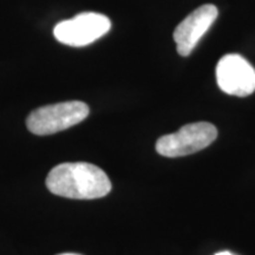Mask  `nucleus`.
<instances>
[{"label":"nucleus","mask_w":255,"mask_h":255,"mask_svg":"<svg viewBox=\"0 0 255 255\" xmlns=\"http://www.w3.org/2000/svg\"><path fill=\"white\" fill-rule=\"evenodd\" d=\"M46 187L52 194L75 200L100 199L110 193L108 175L87 162H68L56 165L46 177Z\"/></svg>","instance_id":"obj_1"},{"label":"nucleus","mask_w":255,"mask_h":255,"mask_svg":"<svg viewBox=\"0 0 255 255\" xmlns=\"http://www.w3.org/2000/svg\"><path fill=\"white\" fill-rule=\"evenodd\" d=\"M218 137V129L207 122L186 124L156 142V151L165 157H182L207 148Z\"/></svg>","instance_id":"obj_3"},{"label":"nucleus","mask_w":255,"mask_h":255,"mask_svg":"<svg viewBox=\"0 0 255 255\" xmlns=\"http://www.w3.org/2000/svg\"><path fill=\"white\" fill-rule=\"evenodd\" d=\"M58 255H79V254H75V253H64V254H58Z\"/></svg>","instance_id":"obj_8"},{"label":"nucleus","mask_w":255,"mask_h":255,"mask_svg":"<svg viewBox=\"0 0 255 255\" xmlns=\"http://www.w3.org/2000/svg\"><path fill=\"white\" fill-rule=\"evenodd\" d=\"M218 15V7L212 4L200 6L187 15L174 31V40L178 55L189 56Z\"/></svg>","instance_id":"obj_6"},{"label":"nucleus","mask_w":255,"mask_h":255,"mask_svg":"<svg viewBox=\"0 0 255 255\" xmlns=\"http://www.w3.org/2000/svg\"><path fill=\"white\" fill-rule=\"evenodd\" d=\"M215 255H234V254H232L231 252H220V253H216Z\"/></svg>","instance_id":"obj_7"},{"label":"nucleus","mask_w":255,"mask_h":255,"mask_svg":"<svg viewBox=\"0 0 255 255\" xmlns=\"http://www.w3.org/2000/svg\"><path fill=\"white\" fill-rule=\"evenodd\" d=\"M216 82L227 95L246 97L255 91V69L240 55H226L216 65Z\"/></svg>","instance_id":"obj_5"},{"label":"nucleus","mask_w":255,"mask_h":255,"mask_svg":"<svg viewBox=\"0 0 255 255\" xmlns=\"http://www.w3.org/2000/svg\"><path fill=\"white\" fill-rule=\"evenodd\" d=\"M89 111L84 102H62L33 110L27 117L26 124L34 135H51L81 123L87 119Z\"/></svg>","instance_id":"obj_2"},{"label":"nucleus","mask_w":255,"mask_h":255,"mask_svg":"<svg viewBox=\"0 0 255 255\" xmlns=\"http://www.w3.org/2000/svg\"><path fill=\"white\" fill-rule=\"evenodd\" d=\"M110 28L111 21L107 15L96 12H84L57 24L53 34L60 43L79 47L100 39Z\"/></svg>","instance_id":"obj_4"}]
</instances>
